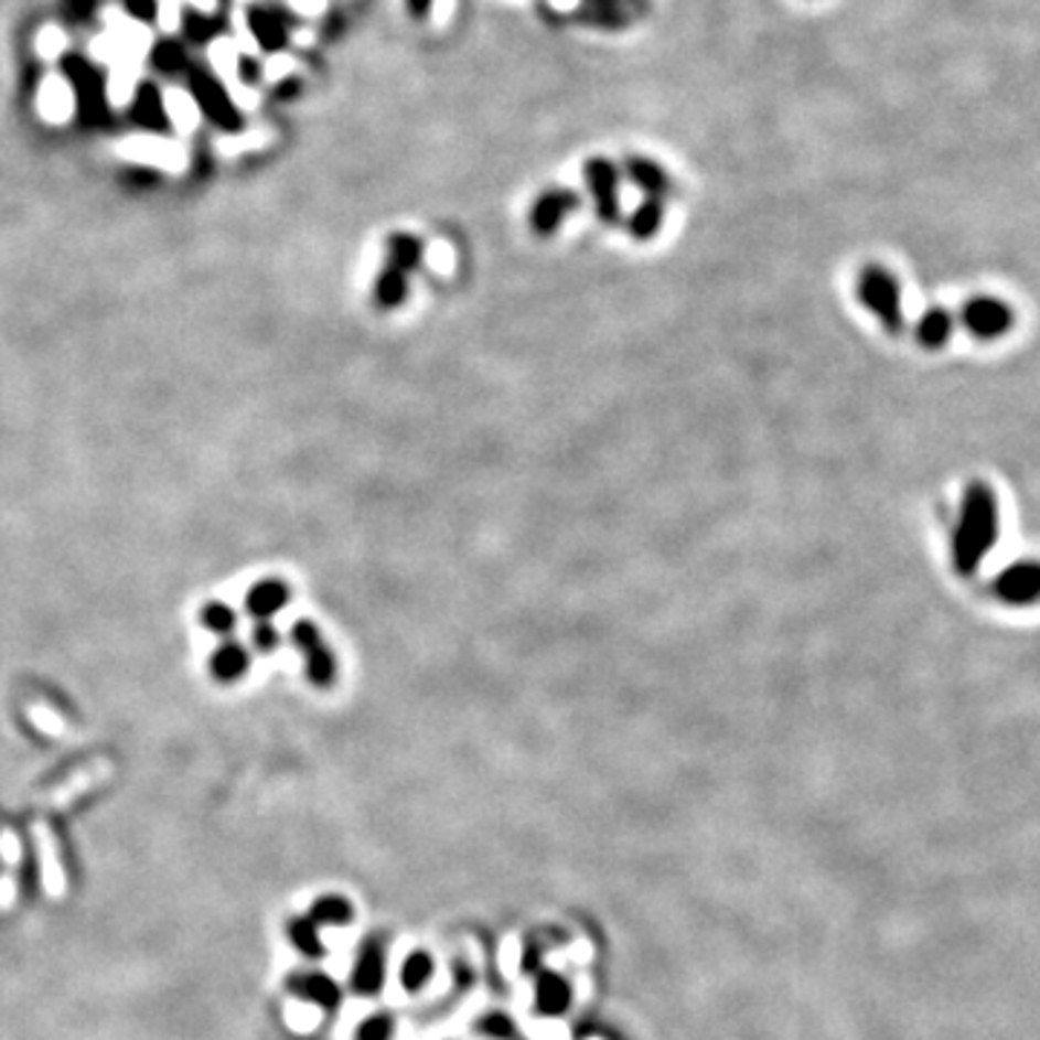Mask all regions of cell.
Masks as SVG:
<instances>
[{
	"label": "cell",
	"instance_id": "obj_4",
	"mask_svg": "<svg viewBox=\"0 0 1040 1040\" xmlns=\"http://www.w3.org/2000/svg\"><path fill=\"white\" fill-rule=\"evenodd\" d=\"M105 35L110 41V67L116 64H130V67H142L144 55L151 53L153 35L144 23L133 21V18L122 15L119 9H107L105 12Z\"/></svg>",
	"mask_w": 1040,
	"mask_h": 1040
},
{
	"label": "cell",
	"instance_id": "obj_21",
	"mask_svg": "<svg viewBox=\"0 0 1040 1040\" xmlns=\"http://www.w3.org/2000/svg\"><path fill=\"white\" fill-rule=\"evenodd\" d=\"M162 105H165L168 119L174 122L180 133H191L200 125V107L191 99V93L180 90V87H165L162 90Z\"/></svg>",
	"mask_w": 1040,
	"mask_h": 1040
},
{
	"label": "cell",
	"instance_id": "obj_35",
	"mask_svg": "<svg viewBox=\"0 0 1040 1040\" xmlns=\"http://www.w3.org/2000/svg\"><path fill=\"white\" fill-rule=\"evenodd\" d=\"M226 93H228V99L235 101L237 107H244V110H255V107H258V93L249 90L244 82H237V84H232V87H226Z\"/></svg>",
	"mask_w": 1040,
	"mask_h": 1040
},
{
	"label": "cell",
	"instance_id": "obj_14",
	"mask_svg": "<svg viewBox=\"0 0 1040 1040\" xmlns=\"http://www.w3.org/2000/svg\"><path fill=\"white\" fill-rule=\"evenodd\" d=\"M39 114L44 122L64 125L76 114V93L62 76H46L39 87Z\"/></svg>",
	"mask_w": 1040,
	"mask_h": 1040
},
{
	"label": "cell",
	"instance_id": "obj_5",
	"mask_svg": "<svg viewBox=\"0 0 1040 1040\" xmlns=\"http://www.w3.org/2000/svg\"><path fill=\"white\" fill-rule=\"evenodd\" d=\"M651 12V0H578L572 21L587 30L622 32Z\"/></svg>",
	"mask_w": 1040,
	"mask_h": 1040
},
{
	"label": "cell",
	"instance_id": "obj_22",
	"mask_svg": "<svg viewBox=\"0 0 1040 1040\" xmlns=\"http://www.w3.org/2000/svg\"><path fill=\"white\" fill-rule=\"evenodd\" d=\"M287 934H289V942L296 945V951L301 954V957L321 959L326 954L324 942H321V934H319V925H315L310 916L289 919Z\"/></svg>",
	"mask_w": 1040,
	"mask_h": 1040
},
{
	"label": "cell",
	"instance_id": "obj_18",
	"mask_svg": "<svg viewBox=\"0 0 1040 1040\" xmlns=\"http://www.w3.org/2000/svg\"><path fill=\"white\" fill-rule=\"evenodd\" d=\"M954 315L948 310H942V307H931L928 312H922L913 326V333H916V342L928 350H940L948 344V339L954 335Z\"/></svg>",
	"mask_w": 1040,
	"mask_h": 1040
},
{
	"label": "cell",
	"instance_id": "obj_23",
	"mask_svg": "<svg viewBox=\"0 0 1040 1040\" xmlns=\"http://www.w3.org/2000/svg\"><path fill=\"white\" fill-rule=\"evenodd\" d=\"M353 916H356V911H353V902H350V899H344V897H339V893H326V897H319L310 908V919L315 922V925L342 928V925H350V922H353Z\"/></svg>",
	"mask_w": 1040,
	"mask_h": 1040
},
{
	"label": "cell",
	"instance_id": "obj_37",
	"mask_svg": "<svg viewBox=\"0 0 1040 1040\" xmlns=\"http://www.w3.org/2000/svg\"><path fill=\"white\" fill-rule=\"evenodd\" d=\"M255 144H260V133H240V137L221 139V151L240 153V151H246V148H255Z\"/></svg>",
	"mask_w": 1040,
	"mask_h": 1040
},
{
	"label": "cell",
	"instance_id": "obj_13",
	"mask_svg": "<svg viewBox=\"0 0 1040 1040\" xmlns=\"http://www.w3.org/2000/svg\"><path fill=\"white\" fill-rule=\"evenodd\" d=\"M624 176H628L645 197L668 200L676 194L674 176H671L660 162L651 160V157H642V153L624 157Z\"/></svg>",
	"mask_w": 1040,
	"mask_h": 1040
},
{
	"label": "cell",
	"instance_id": "obj_26",
	"mask_svg": "<svg viewBox=\"0 0 1040 1040\" xmlns=\"http://www.w3.org/2000/svg\"><path fill=\"white\" fill-rule=\"evenodd\" d=\"M237 55L240 53H237V46L232 39H214L212 46H208V62L217 69V76L223 78L226 87L240 82V76H237Z\"/></svg>",
	"mask_w": 1040,
	"mask_h": 1040
},
{
	"label": "cell",
	"instance_id": "obj_25",
	"mask_svg": "<svg viewBox=\"0 0 1040 1040\" xmlns=\"http://www.w3.org/2000/svg\"><path fill=\"white\" fill-rule=\"evenodd\" d=\"M137 82L139 67H130V64H116V67H110V78H107V99H110V105H128V101L133 99V93H137Z\"/></svg>",
	"mask_w": 1040,
	"mask_h": 1040
},
{
	"label": "cell",
	"instance_id": "obj_33",
	"mask_svg": "<svg viewBox=\"0 0 1040 1040\" xmlns=\"http://www.w3.org/2000/svg\"><path fill=\"white\" fill-rule=\"evenodd\" d=\"M292 67H296V64H292V58H289L287 53L272 55V58L264 64L266 82H281V78H287L289 73H292Z\"/></svg>",
	"mask_w": 1040,
	"mask_h": 1040
},
{
	"label": "cell",
	"instance_id": "obj_30",
	"mask_svg": "<svg viewBox=\"0 0 1040 1040\" xmlns=\"http://www.w3.org/2000/svg\"><path fill=\"white\" fill-rule=\"evenodd\" d=\"M478 1029L483 1034H489V1038H494V1040H512L515 1038V1020L510 1018V1015H503V1011H489V1015H483V1018H480V1023H478Z\"/></svg>",
	"mask_w": 1040,
	"mask_h": 1040
},
{
	"label": "cell",
	"instance_id": "obj_10",
	"mask_svg": "<svg viewBox=\"0 0 1040 1040\" xmlns=\"http://www.w3.org/2000/svg\"><path fill=\"white\" fill-rule=\"evenodd\" d=\"M350 986L358 997H376L382 991V986H385V940L382 936L362 940Z\"/></svg>",
	"mask_w": 1040,
	"mask_h": 1040
},
{
	"label": "cell",
	"instance_id": "obj_27",
	"mask_svg": "<svg viewBox=\"0 0 1040 1040\" xmlns=\"http://www.w3.org/2000/svg\"><path fill=\"white\" fill-rule=\"evenodd\" d=\"M433 977V957L428 951H414L408 959L403 963V988L405 991H419V988H426L428 979Z\"/></svg>",
	"mask_w": 1040,
	"mask_h": 1040
},
{
	"label": "cell",
	"instance_id": "obj_16",
	"mask_svg": "<svg viewBox=\"0 0 1040 1040\" xmlns=\"http://www.w3.org/2000/svg\"><path fill=\"white\" fill-rule=\"evenodd\" d=\"M570 1003H572V988L561 974H555V972L538 974V986H535V1009H538L540 1015H547V1018H558V1015H564V1011L570 1009Z\"/></svg>",
	"mask_w": 1040,
	"mask_h": 1040
},
{
	"label": "cell",
	"instance_id": "obj_24",
	"mask_svg": "<svg viewBox=\"0 0 1040 1040\" xmlns=\"http://www.w3.org/2000/svg\"><path fill=\"white\" fill-rule=\"evenodd\" d=\"M249 668V653L244 647L237 645V642H223L212 656V674L221 679V683H235L240 676L246 674Z\"/></svg>",
	"mask_w": 1040,
	"mask_h": 1040
},
{
	"label": "cell",
	"instance_id": "obj_6",
	"mask_svg": "<svg viewBox=\"0 0 1040 1040\" xmlns=\"http://www.w3.org/2000/svg\"><path fill=\"white\" fill-rule=\"evenodd\" d=\"M292 642H296L298 653L307 660V679H310L315 688H330V685H335L339 662H335L333 651L326 645V639L321 636V631L310 619L296 622V628H292Z\"/></svg>",
	"mask_w": 1040,
	"mask_h": 1040
},
{
	"label": "cell",
	"instance_id": "obj_17",
	"mask_svg": "<svg viewBox=\"0 0 1040 1040\" xmlns=\"http://www.w3.org/2000/svg\"><path fill=\"white\" fill-rule=\"evenodd\" d=\"M287 604L289 587L283 585L281 578H266V581H260V585H255L246 592V610H249L255 619H260V622H266L269 615L283 610Z\"/></svg>",
	"mask_w": 1040,
	"mask_h": 1040
},
{
	"label": "cell",
	"instance_id": "obj_19",
	"mask_svg": "<svg viewBox=\"0 0 1040 1040\" xmlns=\"http://www.w3.org/2000/svg\"><path fill=\"white\" fill-rule=\"evenodd\" d=\"M408 301V275H403L394 266H385L379 275H376V281H373V304L379 307V310L390 312L399 310V307Z\"/></svg>",
	"mask_w": 1040,
	"mask_h": 1040
},
{
	"label": "cell",
	"instance_id": "obj_42",
	"mask_svg": "<svg viewBox=\"0 0 1040 1040\" xmlns=\"http://www.w3.org/2000/svg\"><path fill=\"white\" fill-rule=\"evenodd\" d=\"M244 3H246V0H244Z\"/></svg>",
	"mask_w": 1040,
	"mask_h": 1040
},
{
	"label": "cell",
	"instance_id": "obj_32",
	"mask_svg": "<svg viewBox=\"0 0 1040 1040\" xmlns=\"http://www.w3.org/2000/svg\"><path fill=\"white\" fill-rule=\"evenodd\" d=\"M232 21H235V39H232V41H235L237 53L258 55L260 53V41H258V35L249 30V23H246L244 12H235V18H232Z\"/></svg>",
	"mask_w": 1040,
	"mask_h": 1040
},
{
	"label": "cell",
	"instance_id": "obj_40",
	"mask_svg": "<svg viewBox=\"0 0 1040 1040\" xmlns=\"http://www.w3.org/2000/svg\"><path fill=\"white\" fill-rule=\"evenodd\" d=\"M405 3H408L410 18H426L433 7V0H405Z\"/></svg>",
	"mask_w": 1040,
	"mask_h": 1040
},
{
	"label": "cell",
	"instance_id": "obj_2",
	"mask_svg": "<svg viewBox=\"0 0 1040 1040\" xmlns=\"http://www.w3.org/2000/svg\"><path fill=\"white\" fill-rule=\"evenodd\" d=\"M858 301L876 321H879L890 335H902L904 330V307H902V287L899 278L890 272L888 266L867 264L858 272L856 281Z\"/></svg>",
	"mask_w": 1040,
	"mask_h": 1040
},
{
	"label": "cell",
	"instance_id": "obj_8",
	"mask_svg": "<svg viewBox=\"0 0 1040 1040\" xmlns=\"http://www.w3.org/2000/svg\"><path fill=\"white\" fill-rule=\"evenodd\" d=\"M959 324L979 342H991V339H1000L1011 330V310L1003 304L1000 298H968L963 312H959Z\"/></svg>",
	"mask_w": 1040,
	"mask_h": 1040
},
{
	"label": "cell",
	"instance_id": "obj_11",
	"mask_svg": "<svg viewBox=\"0 0 1040 1040\" xmlns=\"http://www.w3.org/2000/svg\"><path fill=\"white\" fill-rule=\"evenodd\" d=\"M119 153L133 162H151V165H162L168 171H180L189 160L183 144L160 137H128L119 144Z\"/></svg>",
	"mask_w": 1040,
	"mask_h": 1040
},
{
	"label": "cell",
	"instance_id": "obj_31",
	"mask_svg": "<svg viewBox=\"0 0 1040 1040\" xmlns=\"http://www.w3.org/2000/svg\"><path fill=\"white\" fill-rule=\"evenodd\" d=\"M64 46H67V35H64V30H58V26H44V30L39 32V39H35V50H39L44 62L58 58V55L64 53Z\"/></svg>",
	"mask_w": 1040,
	"mask_h": 1040
},
{
	"label": "cell",
	"instance_id": "obj_38",
	"mask_svg": "<svg viewBox=\"0 0 1040 1040\" xmlns=\"http://www.w3.org/2000/svg\"><path fill=\"white\" fill-rule=\"evenodd\" d=\"M540 954H544V945L538 940L526 942V954H524V974H538L540 968Z\"/></svg>",
	"mask_w": 1040,
	"mask_h": 1040
},
{
	"label": "cell",
	"instance_id": "obj_9",
	"mask_svg": "<svg viewBox=\"0 0 1040 1040\" xmlns=\"http://www.w3.org/2000/svg\"><path fill=\"white\" fill-rule=\"evenodd\" d=\"M997 599L1015 608H1029L1040 601V561L1009 564L995 578Z\"/></svg>",
	"mask_w": 1040,
	"mask_h": 1040
},
{
	"label": "cell",
	"instance_id": "obj_3",
	"mask_svg": "<svg viewBox=\"0 0 1040 1040\" xmlns=\"http://www.w3.org/2000/svg\"><path fill=\"white\" fill-rule=\"evenodd\" d=\"M585 185L590 191L592 212L604 226H619L622 223V200H619V183H622V168L615 165L610 157H590L581 168Z\"/></svg>",
	"mask_w": 1040,
	"mask_h": 1040
},
{
	"label": "cell",
	"instance_id": "obj_41",
	"mask_svg": "<svg viewBox=\"0 0 1040 1040\" xmlns=\"http://www.w3.org/2000/svg\"><path fill=\"white\" fill-rule=\"evenodd\" d=\"M191 7L194 9H200V12H205V15H208V12H214V9H217V0H189Z\"/></svg>",
	"mask_w": 1040,
	"mask_h": 1040
},
{
	"label": "cell",
	"instance_id": "obj_1",
	"mask_svg": "<svg viewBox=\"0 0 1040 1040\" xmlns=\"http://www.w3.org/2000/svg\"><path fill=\"white\" fill-rule=\"evenodd\" d=\"M1000 535V506L988 483L974 480L963 492L959 517L951 538V558L959 576H974Z\"/></svg>",
	"mask_w": 1040,
	"mask_h": 1040
},
{
	"label": "cell",
	"instance_id": "obj_29",
	"mask_svg": "<svg viewBox=\"0 0 1040 1040\" xmlns=\"http://www.w3.org/2000/svg\"><path fill=\"white\" fill-rule=\"evenodd\" d=\"M394 1018L388 1011H376L371 1018H365L356 1029V1040H390L394 1038Z\"/></svg>",
	"mask_w": 1040,
	"mask_h": 1040
},
{
	"label": "cell",
	"instance_id": "obj_39",
	"mask_svg": "<svg viewBox=\"0 0 1040 1040\" xmlns=\"http://www.w3.org/2000/svg\"><path fill=\"white\" fill-rule=\"evenodd\" d=\"M289 7L301 12V15H315L324 9V0H289Z\"/></svg>",
	"mask_w": 1040,
	"mask_h": 1040
},
{
	"label": "cell",
	"instance_id": "obj_12",
	"mask_svg": "<svg viewBox=\"0 0 1040 1040\" xmlns=\"http://www.w3.org/2000/svg\"><path fill=\"white\" fill-rule=\"evenodd\" d=\"M287 991L298 1000L312 1003L324 1011H335L342 1003V988L330 974L307 968V972H292L287 977Z\"/></svg>",
	"mask_w": 1040,
	"mask_h": 1040
},
{
	"label": "cell",
	"instance_id": "obj_34",
	"mask_svg": "<svg viewBox=\"0 0 1040 1040\" xmlns=\"http://www.w3.org/2000/svg\"><path fill=\"white\" fill-rule=\"evenodd\" d=\"M180 12H183V0H160V26L165 32H176L180 26Z\"/></svg>",
	"mask_w": 1040,
	"mask_h": 1040
},
{
	"label": "cell",
	"instance_id": "obj_20",
	"mask_svg": "<svg viewBox=\"0 0 1040 1040\" xmlns=\"http://www.w3.org/2000/svg\"><path fill=\"white\" fill-rule=\"evenodd\" d=\"M662 221H665V203L656 197H645L628 217V235L645 244V240H653V237L660 235Z\"/></svg>",
	"mask_w": 1040,
	"mask_h": 1040
},
{
	"label": "cell",
	"instance_id": "obj_15",
	"mask_svg": "<svg viewBox=\"0 0 1040 1040\" xmlns=\"http://www.w3.org/2000/svg\"><path fill=\"white\" fill-rule=\"evenodd\" d=\"M385 258H388L385 266H394L403 275L419 272L426 264V240L408 232H396L385 240Z\"/></svg>",
	"mask_w": 1040,
	"mask_h": 1040
},
{
	"label": "cell",
	"instance_id": "obj_28",
	"mask_svg": "<svg viewBox=\"0 0 1040 1040\" xmlns=\"http://www.w3.org/2000/svg\"><path fill=\"white\" fill-rule=\"evenodd\" d=\"M200 622H203L205 631L221 633V636H226V633L235 631L237 615L232 613V608L221 604V601H212V604H205V608L200 610Z\"/></svg>",
	"mask_w": 1040,
	"mask_h": 1040
},
{
	"label": "cell",
	"instance_id": "obj_7",
	"mask_svg": "<svg viewBox=\"0 0 1040 1040\" xmlns=\"http://www.w3.org/2000/svg\"><path fill=\"white\" fill-rule=\"evenodd\" d=\"M578 208H581V197H578L576 191L564 189V185H553V189L540 191L538 197L532 200L526 223H529L535 237H553L558 235L564 221L570 214H576Z\"/></svg>",
	"mask_w": 1040,
	"mask_h": 1040
},
{
	"label": "cell",
	"instance_id": "obj_36",
	"mask_svg": "<svg viewBox=\"0 0 1040 1040\" xmlns=\"http://www.w3.org/2000/svg\"><path fill=\"white\" fill-rule=\"evenodd\" d=\"M251 642H255V647L264 653L275 651V647H278V631H275L269 622H260L258 628H255V633H251Z\"/></svg>",
	"mask_w": 1040,
	"mask_h": 1040
}]
</instances>
